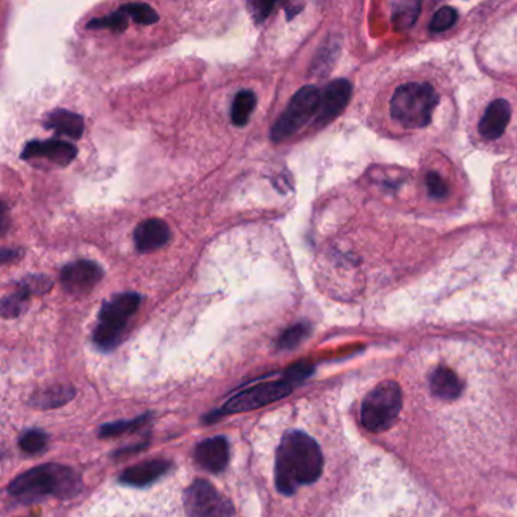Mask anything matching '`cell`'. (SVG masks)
Masks as SVG:
<instances>
[{"mask_svg": "<svg viewBox=\"0 0 517 517\" xmlns=\"http://www.w3.org/2000/svg\"><path fill=\"white\" fill-rule=\"evenodd\" d=\"M512 119V106L505 99H496L488 106L479 121L478 131L488 140H496L504 136Z\"/></svg>", "mask_w": 517, "mask_h": 517, "instance_id": "5bb4252c", "label": "cell"}, {"mask_svg": "<svg viewBox=\"0 0 517 517\" xmlns=\"http://www.w3.org/2000/svg\"><path fill=\"white\" fill-rule=\"evenodd\" d=\"M21 282L29 288L32 295H34V293L49 292L52 288L51 278L41 277V275L28 278V279H23Z\"/></svg>", "mask_w": 517, "mask_h": 517, "instance_id": "f546056e", "label": "cell"}, {"mask_svg": "<svg viewBox=\"0 0 517 517\" xmlns=\"http://www.w3.org/2000/svg\"><path fill=\"white\" fill-rule=\"evenodd\" d=\"M76 155H78V147L73 143L54 138V140L30 141L21 152V160L45 158L56 166L67 167L73 163Z\"/></svg>", "mask_w": 517, "mask_h": 517, "instance_id": "7c38bea8", "label": "cell"}, {"mask_svg": "<svg viewBox=\"0 0 517 517\" xmlns=\"http://www.w3.org/2000/svg\"><path fill=\"white\" fill-rule=\"evenodd\" d=\"M169 471V464L164 462H151L128 469L121 475V482L129 488H146L151 482L163 477Z\"/></svg>", "mask_w": 517, "mask_h": 517, "instance_id": "ac0fdd59", "label": "cell"}, {"mask_svg": "<svg viewBox=\"0 0 517 517\" xmlns=\"http://www.w3.org/2000/svg\"><path fill=\"white\" fill-rule=\"evenodd\" d=\"M438 104V91L429 84L408 82L397 87L390 99V114L408 129H419L431 123Z\"/></svg>", "mask_w": 517, "mask_h": 517, "instance_id": "3957f363", "label": "cell"}, {"mask_svg": "<svg viewBox=\"0 0 517 517\" xmlns=\"http://www.w3.org/2000/svg\"><path fill=\"white\" fill-rule=\"evenodd\" d=\"M321 99V93L317 87H302L301 90L290 99L286 110L271 128V140L281 143L295 136L297 131H301L313 117L317 116Z\"/></svg>", "mask_w": 517, "mask_h": 517, "instance_id": "52a82bcc", "label": "cell"}, {"mask_svg": "<svg viewBox=\"0 0 517 517\" xmlns=\"http://www.w3.org/2000/svg\"><path fill=\"white\" fill-rule=\"evenodd\" d=\"M171 228L161 219H147L138 223L134 231L137 251L143 254L161 249L171 240Z\"/></svg>", "mask_w": 517, "mask_h": 517, "instance_id": "4fadbf2b", "label": "cell"}, {"mask_svg": "<svg viewBox=\"0 0 517 517\" xmlns=\"http://www.w3.org/2000/svg\"><path fill=\"white\" fill-rule=\"evenodd\" d=\"M184 493L187 507L195 517H234L231 503L210 482L195 479Z\"/></svg>", "mask_w": 517, "mask_h": 517, "instance_id": "ba28073f", "label": "cell"}, {"mask_svg": "<svg viewBox=\"0 0 517 517\" xmlns=\"http://www.w3.org/2000/svg\"><path fill=\"white\" fill-rule=\"evenodd\" d=\"M293 386L290 382L277 381L264 382L252 387L246 392L240 393L232 397L231 401L223 407L225 413L249 412L254 408L264 407L271 402L278 401L292 392Z\"/></svg>", "mask_w": 517, "mask_h": 517, "instance_id": "9c48e42d", "label": "cell"}, {"mask_svg": "<svg viewBox=\"0 0 517 517\" xmlns=\"http://www.w3.org/2000/svg\"><path fill=\"white\" fill-rule=\"evenodd\" d=\"M463 382L455 371L447 367H438L429 377V388L438 397L455 399L463 392Z\"/></svg>", "mask_w": 517, "mask_h": 517, "instance_id": "e0dca14e", "label": "cell"}, {"mask_svg": "<svg viewBox=\"0 0 517 517\" xmlns=\"http://www.w3.org/2000/svg\"><path fill=\"white\" fill-rule=\"evenodd\" d=\"M401 410L402 390L399 384L395 381L381 382L363 401V427L371 432L387 431L395 425Z\"/></svg>", "mask_w": 517, "mask_h": 517, "instance_id": "8992f818", "label": "cell"}, {"mask_svg": "<svg viewBox=\"0 0 517 517\" xmlns=\"http://www.w3.org/2000/svg\"><path fill=\"white\" fill-rule=\"evenodd\" d=\"M312 334V327L308 323H297L293 327L288 328L287 331L282 332V336L278 340V346L282 351H288V349H295L299 346L306 337Z\"/></svg>", "mask_w": 517, "mask_h": 517, "instance_id": "44dd1931", "label": "cell"}, {"mask_svg": "<svg viewBox=\"0 0 517 517\" xmlns=\"http://www.w3.org/2000/svg\"><path fill=\"white\" fill-rule=\"evenodd\" d=\"M251 10L252 17L256 23H263L271 15V10L275 8V2H251L247 4Z\"/></svg>", "mask_w": 517, "mask_h": 517, "instance_id": "83f0119b", "label": "cell"}, {"mask_svg": "<svg viewBox=\"0 0 517 517\" xmlns=\"http://www.w3.org/2000/svg\"><path fill=\"white\" fill-rule=\"evenodd\" d=\"M313 369H314V367H313L312 364H308V363H297V364L290 367V369L286 371V381L290 382V384H292V382L302 381V379H305L306 377L312 375Z\"/></svg>", "mask_w": 517, "mask_h": 517, "instance_id": "f1b7e54d", "label": "cell"}, {"mask_svg": "<svg viewBox=\"0 0 517 517\" xmlns=\"http://www.w3.org/2000/svg\"><path fill=\"white\" fill-rule=\"evenodd\" d=\"M457 19V11L454 10L452 6H442L440 10L436 11L434 15H432L431 21H429V29L432 32H445V30L451 29L452 26L455 25Z\"/></svg>", "mask_w": 517, "mask_h": 517, "instance_id": "d4e9b609", "label": "cell"}, {"mask_svg": "<svg viewBox=\"0 0 517 517\" xmlns=\"http://www.w3.org/2000/svg\"><path fill=\"white\" fill-rule=\"evenodd\" d=\"M427 187L429 196L434 197V199H443L449 193V187H447L446 182L443 181L442 176L438 175V171L428 173Z\"/></svg>", "mask_w": 517, "mask_h": 517, "instance_id": "4316f807", "label": "cell"}, {"mask_svg": "<svg viewBox=\"0 0 517 517\" xmlns=\"http://www.w3.org/2000/svg\"><path fill=\"white\" fill-rule=\"evenodd\" d=\"M104 277V269L90 260H79L63 267L60 273L61 286L73 295L90 293Z\"/></svg>", "mask_w": 517, "mask_h": 517, "instance_id": "30bf717a", "label": "cell"}, {"mask_svg": "<svg viewBox=\"0 0 517 517\" xmlns=\"http://www.w3.org/2000/svg\"><path fill=\"white\" fill-rule=\"evenodd\" d=\"M47 445V436L41 431H28L21 436V451L26 454H37L43 451Z\"/></svg>", "mask_w": 517, "mask_h": 517, "instance_id": "484cf974", "label": "cell"}, {"mask_svg": "<svg viewBox=\"0 0 517 517\" xmlns=\"http://www.w3.org/2000/svg\"><path fill=\"white\" fill-rule=\"evenodd\" d=\"M79 488V478L76 477L71 469L47 464L36 467L17 478L10 486V493L21 497H38L45 495L71 496Z\"/></svg>", "mask_w": 517, "mask_h": 517, "instance_id": "277c9868", "label": "cell"}, {"mask_svg": "<svg viewBox=\"0 0 517 517\" xmlns=\"http://www.w3.org/2000/svg\"><path fill=\"white\" fill-rule=\"evenodd\" d=\"M195 454L196 462L213 473L221 472L229 463V445L223 438H208L199 443Z\"/></svg>", "mask_w": 517, "mask_h": 517, "instance_id": "9a60e30c", "label": "cell"}, {"mask_svg": "<svg viewBox=\"0 0 517 517\" xmlns=\"http://www.w3.org/2000/svg\"><path fill=\"white\" fill-rule=\"evenodd\" d=\"M421 14V5L416 2H407L401 4L395 8L393 14V23L396 25L397 29H405L416 21L417 17Z\"/></svg>", "mask_w": 517, "mask_h": 517, "instance_id": "603a6c76", "label": "cell"}, {"mask_svg": "<svg viewBox=\"0 0 517 517\" xmlns=\"http://www.w3.org/2000/svg\"><path fill=\"white\" fill-rule=\"evenodd\" d=\"M256 96L252 90H241L237 93L231 106L232 125L243 128L247 125L252 113L255 110Z\"/></svg>", "mask_w": 517, "mask_h": 517, "instance_id": "d6986e66", "label": "cell"}, {"mask_svg": "<svg viewBox=\"0 0 517 517\" xmlns=\"http://www.w3.org/2000/svg\"><path fill=\"white\" fill-rule=\"evenodd\" d=\"M141 304L138 293H121L105 302L99 313V323L95 331V342L102 349H111L121 342V332L136 314Z\"/></svg>", "mask_w": 517, "mask_h": 517, "instance_id": "5b68a950", "label": "cell"}, {"mask_svg": "<svg viewBox=\"0 0 517 517\" xmlns=\"http://www.w3.org/2000/svg\"><path fill=\"white\" fill-rule=\"evenodd\" d=\"M325 458L321 446L308 432L288 429L282 434L273 457L275 488L290 496L302 486H310L321 477Z\"/></svg>", "mask_w": 517, "mask_h": 517, "instance_id": "7a4b0ae2", "label": "cell"}, {"mask_svg": "<svg viewBox=\"0 0 517 517\" xmlns=\"http://www.w3.org/2000/svg\"><path fill=\"white\" fill-rule=\"evenodd\" d=\"M29 288L21 282V288L17 292L11 293L10 296L5 297L4 302H2V313H4V317H15L19 313L21 312L23 308V304H25L26 299L30 296Z\"/></svg>", "mask_w": 517, "mask_h": 517, "instance_id": "cb8c5ba5", "label": "cell"}, {"mask_svg": "<svg viewBox=\"0 0 517 517\" xmlns=\"http://www.w3.org/2000/svg\"><path fill=\"white\" fill-rule=\"evenodd\" d=\"M186 488H161L111 490L75 517H195L186 504Z\"/></svg>", "mask_w": 517, "mask_h": 517, "instance_id": "6da1fadb", "label": "cell"}, {"mask_svg": "<svg viewBox=\"0 0 517 517\" xmlns=\"http://www.w3.org/2000/svg\"><path fill=\"white\" fill-rule=\"evenodd\" d=\"M128 21H129V17L125 11L119 8L111 14L88 21L87 29H110L113 32H123L128 29Z\"/></svg>", "mask_w": 517, "mask_h": 517, "instance_id": "ffe728a7", "label": "cell"}, {"mask_svg": "<svg viewBox=\"0 0 517 517\" xmlns=\"http://www.w3.org/2000/svg\"><path fill=\"white\" fill-rule=\"evenodd\" d=\"M351 96L352 86L349 80L336 79L329 82L327 88L321 91V106L317 111L314 125L321 128V126L331 123L334 119L340 116L349 104Z\"/></svg>", "mask_w": 517, "mask_h": 517, "instance_id": "8fae6325", "label": "cell"}, {"mask_svg": "<svg viewBox=\"0 0 517 517\" xmlns=\"http://www.w3.org/2000/svg\"><path fill=\"white\" fill-rule=\"evenodd\" d=\"M121 8L125 11L129 19H132L138 25H154L160 21L158 13L147 4H125Z\"/></svg>", "mask_w": 517, "mask_h": 517, "instance_id": "7402d4cb", "label": "cell"}, {"mask_svg": "<svg viewBox=\"0 0 517 517\" xmlns=\"http://www.w3.org/2000/svg\"><path fill=\"white\" fill-rule=\"evenodd\" d=\"M46 128L52 129L56 136L67 137L71 140H79L84 134L86 123H84V117L76 114L73 111L55 110L52 111L47 117Z\"/></svg>", "mask_w": 517, "mask_h": 517, "instance_id": "2e32d148", "label": "cell"}]
</instances>
